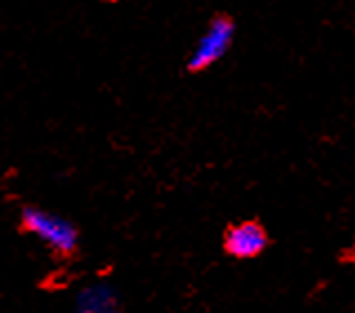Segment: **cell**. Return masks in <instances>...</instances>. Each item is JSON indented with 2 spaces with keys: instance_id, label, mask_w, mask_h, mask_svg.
<instances>
[{
  "instance_id": "cell-3",
  "label": "cell",
  "mask_w": 355,
  "mask_h": 313,
  "mask_svg": "<svg viewBox=\"0 0 355 313\" xmlns=\"http://www.w3.org/2000/svg\"><path fill=\"white\" fill-rule=\"evenodd\" d=\"M226 251L237 260H252L263 253L268 246V235L257 221H241L228 228L224 237Z\"/></svg>"
},
{
  "instance_id": "cell-2",
  "label": "cell",
  "mask_w": 355,
  "mask_h": 313,
  "mask_svg": "<svg viewBox=\"0 0 355 313\" xmlns=\"http://www.w3.org/2000/svg\"><path fill=\"white\" fill-rule=\"evenodd\" d=\"M235 36H237V25L228 14L212 16L190 49V54L186 58V72L190 74L206 72L212 65H217L219 60H224L232 45H235Z\"/></svg>"
},
{
  "instance_id": "cell-4",
  "label": "cell",
  "mask_w": 355,
  "mask_h": 313,
  "mask_svg": "<svg viewBox=\"0 0 355 313\" xmlns=\"http://www.w3.org/2000/svg\"><path fill=\"white\" fill-rule=\"evenodd\" d=\"M76 313H119V296L107 282H92L76 294Z\"/></svg>"
},
{
  "instance_id": "cell-1",
  "label": "cell",
  "mask_w": 355,
  "mask_h": 313,
  "mask_svg": "<svg viewBox=\"0 0 355 313\" xmlns=\"http://www.w3.org/2000/svg\"><path fill=\"white\" fill-rule=\"evenodd\" d=\"M20 226H23L29 235H34L40 244L47 246L54 255L69 257L76 253L78 248V228L72 219L54 213V210L40 208L29 204L20 208Z\"/></svg>"
}]
</instances>
